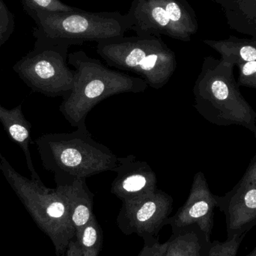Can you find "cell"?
<instances>
[{"mask_svg":"<svg viewBox=\"0 0 256 256\" xmlns=\"http://www.w3.org/2000/svg\"><path fill=\"white\" fill-rule=\"evenodd\" d=\"M68 63L74 70V81L60 111L74 128L86 126L88 114L102 100L124 93L144 92L148 88L142 78L112 70L84 50L69 54Z\"/></svg>","mask_w":256,"mask_h":256,"instance_id":"6da1fadb","label":"cell"},{"mask_svg":"<svg viewBox=\"0 0 256 256\" xmlns=\"http://www.w3.org/2000/svg\"><path fill=\"white\" fill-rule=\"evenodd\" d=\"M36 144L42 165L54 173L56 185L112 172L118 164V156L96 141L87 126L72 132L44 134Z\"/></svg>","mask_w":256,"mask_h":256,"instance_id":"7a4b0ae2","label":"cell"},{"mask_svg":"<svg viewBox=\"0 0 256 256\" xmlns=\"http://www.w3.org/2000/svg\"><path fill=\"white\" fill-rule=\"evenodd\" d=\"M234 67L222 58L206 57L192 90L194 106L208 122L242 126L256 138V112L240 92Z\"/></svg>","mask_w":256,"mask_h":256,"instance_id":"3957f363","label":"cell"},{"mask_svg":"<svg viewBox=\"0 0 256 256\" xmlns=\"http://www.w3.org/2000/svg\"><path fill=\"white\" fill-rule=\"evenodd\" d=\"M32 34L37 42L70 46L86 42L124 37L132 21L120 12H91L75 8L68 12H37Z\"/></svg>","mask_w":256,"mask_h":256,"instance_id":"277c9868","label":"cell"},{"mask_svg":"<svg viewBox=\"0 0 256 256\" xmlns=\"http://www.w3.org/2000/svg\"><path fill=\"white\" fill-rule=\"evenodd\" d=\"M0 170L38 226L50 239L56 256H66L69 243L76 238L70 208L63 192L46 188L43 182L28 179L18 173L0 155Z\"/></svg>","mask_w":256,"mask_h":256,"instance_id":"5b68a950","label":"cell"},{"mask_svg":"<svg viewBox=\"0 0 256 256\" xmlns=\"http://www.w3.org/2000/svg\"><path fill=\"white\" fill-rule=\"evenodd\" d=\"M97 54L110 67L141 76L148 86H165L177 68L174 51L161 37L136 36L97 43Z\"/></svg>","mask_w":256,"mask_h":256,"instance_id":"8992f818","label":"cell"},{"mask_svg":"<svg viewBox=\"0 0 256 256\" xmlns=\"http://www.w3.org/2000/svg\"><path fill=\"white\" fill-rule=\"evenodd\" d=\"M69 48L36 40L32 50L15 63L14 72L33 92L64 98L74 81V70L68 63Z\"/></svg>","mask_w":256,"mask_h":256,"instance_id":"52a82bcc","label":"cell"},{"mask_svg":"<svg viewBox=\"0 0 256 256\" xmlns=\"http://www.w3.org/2000/svg\"><path fill=\"white\" fill-rule=\"evenodd\" d=\"M127 14L136 36L188 42L198 31L196 15L186 0H132Z\"/></svg>","mask_w":256,"mask_h":256,"instance_id":"ba28073f","label":"cell"},{"mask_svg":"<svg viewBox=\"0 0 256 256\" xmlns=\"http://www.w3.org/2000/svg\"><path fill=\"white\" fill-rule=\"evenodd\" d=\"M173 198L158 189L143 198L123 203L117 225L124 234H136L149 243L159 239V233L170 218Z\"/></svg>","mask_w":256,"mask_h":256,"instance_id":"9c48e42d","label":"cell"},{"mask_svg":"<svg viewBox=\"0 0 256 256\" xmlns=\"http://www.w3.org/2000/svg\"><path fill=\"white\" fill-rule=\"evenodd\" d=\"M226 224L227 240L246 234L256 226V171L250 166L238 183L224 196L218 197Z\"/></svg>","mask_w":256,"mask_h":256,"instance_id":"30bf717a","label":"cell"},{"mask_svg":"<svg viewBox=\"0 0 256 256\" xmlns=\"http://www.w3.org/2000/svg\"><path fill=\"white\" fill-rule=\"evenodd\" d=\"M218 196L210 191L206 176L198 172L194 176L189 196L174 216L170 218L166 226L172 230L196 224L210 238L214 227L215 208L218 206Z\"/></svg>","mask_w":256,"mask_h":256,"instance_id":"8fae6325","label":"cell"},{"mask_svg":"<svg viewBox=\"0 0 256 256\" xmlns=\"http://www.w3.org/2000/svg\"><path fill=\"white\" fill-rule=\"evenodd\" d=\"M116 173L111 184V194L123 203L130 202L150 195L158 189V178L148 162L138 160L136 156L118 158Z\"/></svg>","mask_w":256,"mask_h":256,"instance_id":"7c38bea8","label":"cell"},{"mask_svg":"<svg viewBox=\"0 0 256 256\" xmlns=\"http://www.w3.org/2000/svg\"><path fill=\"white\" fill-rule=\"evenodd\" d=\"M64 194L70 208L72 222L76 230V238L94 218L93 195L86 179L78 178L69 183L56 185Z\"/></svg>","mask_w":256,"mask_h":256,"instance_id":"4fadbf2b","label":"cell"},{"mask_svg":"<svg viewBox=\"0 0 256 256\" xmlns=\"http://www.w3.org/2000/svg\"><path fill=\"white\" fill-rule=\"evenodd\" d=\"M0 122L10 140L22 149L28 172L31 174V179L42 182L32 160L30 149L32 143V126L24 116L22 105L20 104L13 109L8 110L0 104Z\"/></svg>","mask_w":256,"mask_h":256,"instance_id":"5bb4252c","label":"cell"},{"mask_svg":"<svg viewBox=\"0 0 256 256\" xmlns=\"http://www.w3.org/2000/svg\"><path fill=\"white\" fill-rule=\"evenodd\" d=\"M165 256H208L212 242L196 224L172 230Z\"/></svg>","mask_w":256,"mask_h":256,"instance_id":"9a60e30c","label":"cell"},{"mask_svg":"<svg viewBox=\"0 0 256 256\" xmlns=\"http://www.w3.org/2000/svg\"><path fill=\"white\" fill-rule=\"evenodd\" d=\"M216 3L230 28L256 38V0H219Z\"/></svg>","mask_w":256,"mask_h":256,"instance_id":"2e32d148","label":"cell"},{"mask_svg":"<svg viewBox=\"0 0 256 256\" xmlns=\"http://www.w3.org/2000/svg\"><path fill=\"white\" fill-rule=\"evenodd\" d=\"M203 43L216 50L221 58L234 66L256 62V38H242L230 36L224 40H204Z\"/></svg>","mask_w":256,"mask_h":256,"instance_id":"e0dca14e","label":"cell"},{"mask_svg":"<svg viewBox=\"0 0 256 256\" xmlns=\"http://www.w3.org/2000/svg\"><path fill=\"white\" fill-rule=\"evenodd\" d=\"M84 256H98L103 242V234L96 216L85 227L76 238Z\"/></svg>","mask_w":256,"mask_h":256,"instance_id":"ac0fdd59","label":"cell"},{"mask_svg":"<svg viewBox=\"0 0 256 256\" xmlns=\"http://www.w3.org/2000/svg\"><path fill=\"white\" fill-rule=\"evenodd\" d=\"M22 3L30 16L37 12H68L75 8L60 0H22Z\"/></svg>","mask_w":256,"mask_h":256,"instance_id":"d6986e66","label":"cell"},{"mask_svg":"<svg viewBox=\"0 0 256 256\" xmlns=\"http://www.w3.org/2000/svg\"><path fill=\"white\" fill-rule=\"evenodd\" d=\"M246 234L242 236H236L225 242L214 240L212 242L208 256H237L239 246Z\"/></svg>","mask_w":256,"mask_h":256,"instance_id":"ffe728a7","label":"cell"},{"mask_svg":"<svg viewBox=\"0 0 256 256\" xmlns=\"http://www.w3.org/2000/svg\"><path fill=\"white\" fill-rule=\"evenodd\" d=\"M14 30V18L3 0H0V48L8 40Z\"/></svg>","mask_w":256,"mask_h":256,"instance_id":"44dd1931","label":"cell"},{"mask_svg":"<svg viewBox=\"0 0 256 256\" xmlns=\"http://www.w3.org/2000/svg\"><path fill=\"white\" fill-rule=\"evenodd\" d=\"M240 70L238 84L240 86L256 90V62H248L237 64Z\"/></svg>","mask_w":256,"mask_h":256,"instance_id":"7402d4cb","label":"cell"},{"mask_svg":"<svg viewBox=\"0 0 256 256\" xmlns=\"http://www.w3.org/2000/svg\"><path fill=\"white\" fill-rule=\"evenodd\" d=\"M168 244V240L166 243L160 244L159 239L144 243L138 256H165Z\"/></svg>","mask_w":256,"mask_h":256,"instance_id":"603a6c76","label":"cell"},{"mask_svg":"<svg viewBox=\"0 0 256 256\" xmlns=\"http://www.w3.org/2000/svg\"><path fill=\"white\" fill-rule=\"evenodd\" d=\"M66 256H84L80 246L79 242L76 238L74 239L69 243Z\"/></svg>","mask_w":256,"mask_h":256,"instance_id":"cb8c5ba5","label":"cell"},{"mask_svg":"<svg viewBox=\"0 0 256 256\" xmlns=\"http://www.w3.org/2000/svg\"><path fill=\"white\" fill-rule=\"evenodd\" d=\"M251 168H254V170L256 171V156H254V160H252V162H251L250 165L249 166Z\"/></svg>","mask_w":256,"mask_h":256,"instance_id":"d4e9b609","label":"cell"},{"mask_svg":"<svg viewBox=\"0 0 256 256\" xmlns=\"http://www.w3.org/2000/svg\"><path fill=\"white\" fill-rule=\"evenodd\" d=\"M250 255H252V256H256V246L255 248V249L254 250L252 251V252H250Z\"/></svg>","mask_w":256,"mask_h":256,"instance_id":"484cf974","label":"cell"},{"mask_svg":"<svg viewBox=\"0 0 256 256\" xmlns=\"http://www.w3.org/2000/svg\"><path fill=\"white\" fill-rule=\"evenodd\" d=\"M212 1L215 2H216L219 1V0H212Z\"/></svg>","mask_w":256,"mask_h":256,"instance_id":"4316f807","label":"cell"},{"mask_svg":"<svg viewBox=\"0 0 256 256\" xmlns=\"http://www.w3.org/2000/svg\"><path fill=\"white\" fill-rule=\"evenodd\" d=\"M246 256H252V255H250V254H249V255H248Z\"/></svg>","mask_w":256,"mask_h":256,"instance_id":"83f0119b","label":"cell"},{"mask_svg":"<svg viewBox=\"0 0 256 256\" xmlns=\"http://www.w3.org/2000/svg\"><path fill=\"white\" fill-rule=\"evenodd\" d=\"M0 155H1V153H0ZM0 166H1V162H0Z\"/></svg>","mask_w":256,"mask_h":256,"instance_id":"f1b7e54d","label":"cell"}]
</instances>
